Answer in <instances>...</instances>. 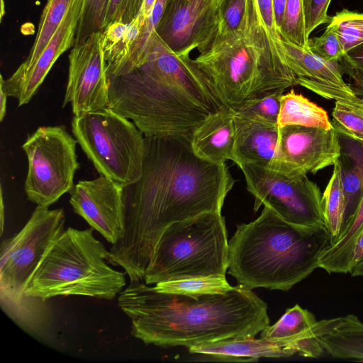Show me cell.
<instances>
[{
    "label": "cell",
    "instance_id": "c3c4849f",
    "mask_svg": "<svg viewBox=\"0 0 363 363\" xmlns=\"http://www.w3.org/2000/svg\"><path fill=\"white\" fill-rule=\"evenodd\" d=\"M1 235L3 233L4 230V206L3 201V194H2V189H1Z\"/></svg>",
    "mask_w": 363,
    "mask_h": 363
},
{
    "label": "cell",
    "instance_id": "ba28073f",
    "mask_svg": "<svg viewBox=\"0 0 363 363\" xmlns=\"http://www.w3.org/2000/svg\"><path fill=\"white\" fill-rule=\"evenodd\" d=\"M228 269V240L221 211H210L167 226L144 281L147 284L193 277H223Z\"/></svg>",
    "mask_w": 363,
    "mask_h": 363
},
{
    "label": "cell",
    "instance_id": "7c38bea8",
    "mask_svg": "<svg viewBox=\"0 0 363 363\" xmlns=\"http://www.w3.org/2000/svg\"><path fill=\"white\" fill-rule=\"evenodd\" d=\"M219 1L168 0L156 33L177 55L203 53L218 31Z\"/></svg>",
    "mask_w": 363,
    "mask_h": 363
},
{
    "label": "cell",
    "instance_id": "8992f818",
    "mask_svg": "<svg viewBox=\"0 0 363 363\" xmlns=\"http://www.w3.org/2000/svg\"><path fill=\"white\" fill-rule=\"evenodd\" d=\"M62 208L37 206L23 228L1 245L0 305L21 329L45 338L51 327L47 301L25 294L27 284L53 242L65 231Z\"/></svg>",
    "mask_w": 363,
    "mask_h": 363
},
{
    "label": "cell",
    "instance_id": "b9f144b4",
    "mask_svg": "<svg viewBox=\"0 0 363 363\" xmlns=\"http://www.w3.org/2000/svg\"><path fill=\"white\" fill-rule=\"evenodd\" d=\"M286 2V0H273L275 23L279 33L283 23Z\"/></svg>",
    "mask_w": 363,
    "mask_h": 363
},
{
    "label": "cell",
    "instance_id": "bcb514c9",
    "mask_svg": "<svg viewBox=\"0 0 363 363\" xmlns=\"http://www.w3.org/2000/svg\"><path fill=\"white\" fill-rule=\"evenodd\" d=\"M155 1L156 0H145L143 9L140 13L146 18V19L150 15Z\"/></svg>",
    "mask_w": 363,
    "mask_h": 363
},
{
    "label": "cell",
    "instance_id": "d6a6232c",
    "mask_svg": "<svg viewBox=\"0 0 363 363\" xmlns=\"http://www.w3.org/2000/svg\"><path fill=\"white\" fill-rule=\"evenodd\" d=\"M279 35L283 40L302 49L309 50V38L306 33L302 0H286Z\"/></svg>",
    "mask_w": 363,
    "mask_h": 363
},
{
    "label": "cell",
    "instance_id": "f1b7e54d",
    "mask_svg": "<svg viewBox=\"0 0 363 363\" xmlns=\"http://www.w3.org/2000/svg\"><path fill=\"white\" fill-rule=\"evenodd\" d=\"M157 291L196 297L206 294H224L231 286L223 277H193L161 281L155 284Z\"/></svg>",
    "mask_w": 363,
    "mask_h": 363
},
{
    "label": "cell",
    "instance_id": "e575fe53",
    "mask_svg": "<svg viewBox=\"0 0 363 363\" xmlns=\"http://www.w3.org/2000/svg\"><path fill=\"white\" fill-rule=\"evenodd\" d=\"M109 1L84 0L74 46L84 43L91 35L102 31Z\"/></svg>",
    "mask_w": 363,
    "mask_h": 363
},
{
    "label": "cell",
    "instance_id": "2e32d148",
    "mask_svg": "<svg viewBox=\"0 0 363 363\" xmlns=\"http://www.w3.org/2000/svg\"><path fill=\"white\" fill-rule=\"evenodd\" d=\"M83 5L84 0H73L57 30L30 67L19 65L8 79L0 77V85L8 96L17 99L19 106L30 102L55 61L74 46Z\"/></svg>",
    "mask_w": 363,
    "mask_h": 363
},
{
    "label": "cell",
    "instance_id": "ab89813d",
    "mask_svg": "<svg viewBox=\"0 0 363 363\" xmlns=\"http://www.w3.org/2000/svg\"><path fill=\"white\" fill-rule=\"evenodd\" d=\"M262 24L268 35L279 52L283 55L281 39L276 26L273 0H255Z\"/></svg>",
    "mask_w": 363,
    "mask_h": 363
},
{
    "label": "cell",
    "instance_id": "30bf717a",
    "mask_svg": "<svg viewBox=\"0 0 363 363\" xmlns=\"http://www.w3.org/2000/svg\"><path fill=\"white\" fill-rule=\"evenodd\" d=\"M77 140L65 126H40L22 145L28 159L25 191L37 206L49 207L74 188L79 168Z\"/></svg>",
    "mask_w": 363,
    "mask_h": 363
},
{
    "label": "cell",
    "instance_id": "836d02e7",
    "mask_svg": "<svg viewBox=\"0 0 363 363\" xmlns=\"http://www.w3.org/2000/svg\"><path fill=\"white\" fill-rule=\"evenodd\" d=\"M332 124L337 133L363 143V110L346 103L335 101Z\"/></svg>",
    "mask_w": 363,
    "mask_h": 363
},
{
    "label": "cell",
    "instance_id": "ffe728a7",
    "mask_svg": "<svg viewBox=\"0 0 363 363\" xmlns=\"http://www.w3.org/2000/svg\"><path fill=\"white\" fill-rule=\"evenodd\" d=\"M235 125L233 162L239 167L246 164H257L272 168L277 155L278 125L235 114Z\"/></svg>",
    "mask_w": 363,
    "mask_h": 363
},
{
    "label": "cell",
    "instance_id": "f546056e",
    "mask_svg": "<svg viewBox=\"0 0 363 363\" xmlns=\"http://www.w3.org/2000/svg\"><path fill=\"white\" fill-rule=\"evenodd\" d=\"M327 27L337 35L345 54L363 44V13L343 9L331 18Z\"/></svg>",
    "mask_w": 363,
    "mask_h": 363
},
{
    "label": "cell",
    "instance_id": "74e56055",
    "mask_svg": "<svg viewBox=\"0 0 363 363\" xmlns=\"http://www.w3.org/2000/svg\"><path fill=\"white\" fill-rule=\"evenodd\" d=\"M168 0H156L153 8L142 28L140 35L133 45L129 57L138 60L143 58L147 42L162 18Z\"/></svg>",
    "mask_w": 363,
    "mask_h": 363
},
{
    "label": "cell",
    "instance_id": "7bdbcfd3",
    "mask_svg": "<svg viewBox=\"0 0 363 363\" xmlns=\"http://www.w3.org/2000/svg\"><path fill=\"white\" fill-rule=\"evenodd\" d=\"M344 56L353 63L363 67V44L350 50Z\"/></svg>",
    "mask_w": 363,
    "mask_h": 363
},
{
    "label": "cell",
    "instance_id": "f35d334b",
    "mask_svg": "<svg viewBox=\"0 0 363 363\" xmlns=\"http://www.w3.org/2000/svg\"><path fill=\"white\" fill-rule=\"evenodd\" d=\"M306 33L308 37L312 31L323 23H329L331 18L328 9L331 0H302Z\"/></svg>",
    "mask_w": 363,
    "mask_h": 363
},
{
    "label": "cell",
    "instance_id": "d4e9b609",
    "mask_svg": "<svg viewBox=\"0 0 363 363\" xmlns=\"http://www.w3.org/2000/svg\"><path fill=\"white\" fill-rule=\"evenodd\" d=\"M277 124L279 128L295 125L325 130L333 128L324 108L294 90L281 97Z\"/></svg>",
    "mask_w": 363,
    "mask_h": 363
},
{
    "label": "cell",
    "instance_id": "4fadbf2b",
    "mask_svg": "<svg viewBox=\"0 0 363 363\" xmlns=\"http://www.w3.org/2000/svg\"><path fill=\"white\" fill-rule=\"evenodd\" d=\"M335 128L289 125L279 128L277 158L270 169L290 177H300L333 166L341 154Z\"/></svg>",
    "mask_w": 363,
    "mask_h": 363
},
{
    "label": "cell",
    "instance_id": "cb8c5ba5",
    "mask_svg": "<svg viewBox=\"0 0 363 363\" xmlns=\"http://www.w3.org/2000/svg\"><path fill=\"white\" fill-rule=\"evenodd\" d=\"M145 21L146 18L140 13L128 24L113 23L101 31L107 74L113 73L125 62Z\"/></svg>",
    "mask_w": 363,
    "mask_h": 363
},
{
    "label": "cell",
    "instance_id": "f6af8a7d",
    "mask_svg": "<svg viewBox=\"0 0 363 363\" xmlns=\"http://www.w3.org/2000/svg\"><path fill=\"white\" fill-rule=\"evenodd\" d=\"M8 95L0 85V121H2L6 112V99Z\"/></svg>",
    "mask_w": 363,
    "mask_h": 363
},
{
    "label": "cell",
    "instance_id": "e0dca14e",
    "mask_svg": "<svg viewBox=\"0 0 363 363\" xmlns=\"http://www.w3.org/2000/svg\"><path fill=\"white\" fill-rule=\"evenodd\" d=\"M285 62L300 85L318 96L363 110V101L343 79L339 61H327L309 50L281 40Z\"/></svg>",
    "mask_w": 363,
    "mask_h": 363
},
{
    "label": "cell",
    "instance_id": "4316f807",
    "mask_svg": "<svg viewBox=\"0 0 363 363\" xmlns=\"http://www.w3.org/2000/svg\"><path fill=\"white\" fill-rule=\"evenodd\" d=\"M322 203L326 228L330 235V245L340 234L346 207L339 160L333 165L331 177L322 194Z\"/></svg>",
    "mask_w": 363,
    "mask_h": 363
},
{
    "label": "cell",
    "instance_id": "484cf974",
    "mask_svg": "<svg viewBox=\"0 0 363 363\" xmlns=\"http://www.w3.org/2000/svg\"><path fill=\"white\" fill-rule=\"evenodd\" d=\"M313 313L298 304L287 308L272 325H267L260 333V337L274 342L288 343L298 340L316 323Z\"/></svg>",
    "mask_w": 363,
    "mask_h": 363
},
{
    "label": "cell",
    "instance_id": "4dcf8cb0",
    "mask_svg": "<svg viewBox=\"0 0 363 363\" xmlns=\"http://www.w3.org/2000/svg\"><path fill=\"white\" fill-rule=\"evenodd\" d=\"M284 91V89L270 91L251 99L233 108L236 115L267 123L277 124L281 99Z\"/></svg>",
    "mask_w": 363,
    "mask_h": 363
},
{
    "label": "cell",
    "instance_id": "7dc6e473",
    "mask_svg": "<svg viewBox=\"0 0 363 363\" xmlns=\"http://www.w3.org/2000/svg\"><path fill=\"white\" fill-rule=\"evenodd\" d=\"M350 273L352 277H363V260L355 264Z\"/></svg>",
    "mask_w": 363,
    "mask_h": 363
},
{
    "label": "cell",
    "instance_id": "ee69618b",
    "mask_svg": "<svg viewBox=\"0 0 363 363\" xmlns=\"http://www.w3.org/2000/svg\"><path fill=\"white\" fill-rule=\"evenodd\" d=\"M363 260V232L357 240L352 257V267Z\"/></svg>",
    "mask_w": 363,
    "mask_h": 363
},
{
    "label": "cell",
    "instance_id": "3957f363",
    "mask_svg": "<svg viewBox=\"0 0 363 363\" xmlns=\"http://www.w3.org/2000/svg\"><path fill=\"white\" fill-rule=\"evenodd\" d=\"M108 77V108L145 136L191 133L223 106L189 55L174 54L155 31L140 66Z\"/></svg>",
    "mask_w": 363,
    "mask_h": 363
},
{
    "label": "cell",
    "instance_id": "60d3db41",
    "mask_svg": "<svg viewBox=\"0 0 363 363\" xmlns=\"http://www.w3.org/2000/svg\"><path fill=\"white\" fill-rule=\"evenodd\" d=\"M343 74L352 80L349 84L356 96L363 101V67L353 63L345 56L339 60Z\"/></svg>",
    "mask_w": 363,
    "mask_h": 363
},
{
    "label": "cell",
    "instance_id": "44dd1931",
    "mask_svg": "<svg viewBox=\"0 0 363 363\" xmlns=\"http://www.w3.org/2000/svg\"><path fill=\"white\" fill-rule=\"evenodd\" d=\"M255 337L231 338L204 342L188 349L191 354H200L206 360L219 362H256L262 357L279 358L292 356L286 349V342Z\"/></svg>",
    "mask_w": 363,
    "mask_h": 363
},
{
    "label": "cell",
    "instance_id": "52a82bcc",
    "mask_svg": "<svg viewBox=\"0 0 363 363\" xmlns=\"http://www.w3.org/2000/svg\"><path fill=\"white\" fill-rule=\"evenodd\" d=\"M94 230H65L35 270L25 294L43 301L67 296L111 300L119 294L125 274L108 265L109 251Z\"/></svg>",
    "mask_w": 363,
    "mask_h": 363
},
{
    "label": "cell",
    "instance_id": "7a4b0ae2",
    "mask_svg": "<svg viewBox=\"0 0 363 363\" xmlns=\"http://www.w3.org/2000/svg\"><path fill=\"white\" fill-rule=\"evenodd\" d=\"M118 301L131 320L132 335L162 347L255 337L269 325L267 303L240 284L224 294L193 297L134 281Z\"/></svg>",
    "mask_w": 363,
    "mask_h": 363
},
{
    "label": "cell",
    "instance_id": "277c9868",
    "mask_svg": "<svg viewBox=\"0 0 363 363\" xmlns=\"http://www.w3.org/2000/svg\"><path fill=\"white\" fill-rule=\"evenodd\" d=\"M330 241L327 228L296 227L264 206L255 220L238 225L228 241V273L251 289L289 291L318 268Z\"/></svg>",
    "mask_w": 363,
    "mask_h": 363
},
{
    "label": "cell",
    "instance_id": "7402d4cb",
    "mask_svg": "<svg viewBox=\"0 0 363 363\" xmlns=\"http://www.w3.org/2000/svg\"><path fill=\"white\" fill-rule=\"evenodd\" d=\"M363 232V189L356 211L337 239L325 248L318 258V268L328 274L350 273L354 249Z\"/></svg>",
    "mask_w": 363,
    "mask_h": 363
},
{
    "label": "cell",
    "instance_id": "83f0119b",
    "mask_svg": "<svg viewBox=\"0 0 363 363\" xmlns=\"http://www.w3.org/2000/svg\"><path fill=\"white\" fill-rule=\"evenodd\" d=\"M73 0H47L38 24V32L26 60L20 65L30 67L45 48L65 17Z\"/></svg>",
    "mask_w": 363,
    "mask_h": 363
},
{
    "label": "cell",
    "instance_id": "6da1fadb",
    "mask_svg": "<svg viewBox=\"0 0 363 363\" xmlns=\"http://www.w3.org/2000/svg\"><path fill=\"white\" fill-rule=\"evenodd\" d=\"M191 133L145 136L143 173L124 187V230L108 262L125 270L130 282L144 280L157 242L170 224L221 211L235 181L225 164L199 157Z\"/></svg>",
    "mask_w": 363,
    "mask_h": 363
},
{
    "label": "cell",
    "instance_id": "8d00e7d4",
    "mask_svg": "<svg viewBox=\"0 0 363 363\" xmlns=\"http://www.w3.org/2000/svg\"><path fill=\"white\" fill-rule=\"evenodd\" d=\"M309 50L327 61H339L344 55L335 33L326 27L323 35L308 40Z\"/></svg>",
    "mask_w": 363,
    "mask_h": 363
},
{
    "label": "cell",
    "instance_id": "1f68e13d",
    "mask_svg": "<svg viewBox=\"0 0 363 363\" xmlns=\"http://www.w3.org/2000/svg\"><path fill=\"white\" fill-rule=\"evenodd\" d=\"M247 5V0L219 1V25L216 35L211 45L237 36L243 30Z\"/></svg>",
    "mask_w": 363,
    "mask_h": 363
},
{
    "label": "cell",
    "instance_id": "d590c367",
    "mask_svg": "<svg viewBox=\"0 0 363 363\" xmlns=\"http://www.w3.org/2000/svg\"><path fill=\"white\" fill-rule=\"evenodd\" d=\"M144 1L145 0H110L102 30L113 23H131L141 12Z\"/></svg>",
    "mask_w": 363,
    "mask_h": 363
},
{
    "label": "cell",
    "instance_id": "ac0fdd59",
    "mask_svg": "<svg viewBox=\"0 0 363 363\" xmlns=\"http://www.w3.org/2000/svg\"><path fill=\"white\" fill-rule=\"evenodd\" d=\"M313 338L325 355L363 362V322L354 314L322 319L301 339Z\"/></svg>",
    "mask_w": 363,
    "mask_h": 363
},
{
    "label": "cell",
    "instance_id": "9a60e30c",
    "mask_svg": "<svg viewBox=\"0 0 363 363\" xmlns=\"http://www.w3.org/2000/svg\"><path fill=\"white\" fill-rule=\"evenodd\" d=\"M124 186L102 174L92 180L79 181L70 191L74 211L111 245L124 230Z\"/></svg>",
    "mask_w": 363,
    "mask_h": 363
},
{
    "label": "cell",
    "instance_id": "9c48e42d",
    "mask_svg": "<svg viewBox=\"0 0 363 363\" xmlns=\"http://www.w3.org/2000/svg\"><path fill=\"white\" fill-rule=\"evenodd\" d=\"M72 131L100 174L124 187L140 178L145 135L133 122L105 108L74 116Z\"/></svg>",
    "mask_w": 363,
    "mask_h": 363
},
{
    "label": "cell",
    "instance_id": "5bb4252c",
    "mask_svg": "<svg viewBox=\"0 0 363 363\" xmlns=\"http://www.w3.org/2000/svg\"><path fill=\"white\" fill-rule=\"evenodd\" d=\"M108 77L102 33L98 32L70 51L62 106L70 104L74 116H80L108 108Z\"/></svg>",
    "mask_w": 363,
    "mask_h": 363
},
{
    "label": "cell",
    "instance_id": "8fae6325",
    "mask_svg": "<svg viewBox=\"0 0 363 363\" xmlns=\"http://www.w3.org/2000/svg\"><path fill=\"white\" fill-rule=\"evenodd\" d=\"M247 190L254 196V211L267 206L288 223L304 230L326 228L318 185L307 175L290 177L257 164L240 167Z\"/></svg>",
    "mask_w": 363,
    "mask_h": 363
},
{
    "label": "cell",
    "instance_id": "d6986e66",
    "mask_svg": "<svg viewBox=\"0 0 363 363\" xmlns=\"http://www.w3.org/2000/svg\"><path fill=\"white\" fill-rule=\"evenodd\" d=\"M235 111L223 106L207 116L191 133L194 152L216 164L233 160L235 142Z\"/></svg>",
    "mask_w": 363,
    "mask_h": 363
},
{
    "label": "cell",
    "instance_id": "603a6c76",
    "mask_svg": "<svg viewBox=\"0 0 363 363\" xmlns=\"http://www.w3.org/2000/svg\"><path fill=\"white\" fill-rule=\"evenodd\" d=\"M347 139L349 141L347 143L348 145L347 147L344 145V148L341 146V154L338 160L341 168L346 202L345 212L340 234L353 216L363 189V143Z\"/></svg>",
    "mask_w": 363,
    "mask_h": 363
},
{
    "label": "cell",
    "instance_id": "5b68a950",
    "mask_svg": "<svg viewBox=\"0 0 363 363\" xmlns=\"http://www.w3.org/2000/svg\"><path fill=\"white\" fill-rule=\"evenodd\" d=\"M223 106L297 85L295 75L262 24L255 0H247L243 30L211 45L193 60Z\"/></svg>",
    "mask_w": 363,
    "mask_h": 363
}]
</instances>
